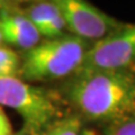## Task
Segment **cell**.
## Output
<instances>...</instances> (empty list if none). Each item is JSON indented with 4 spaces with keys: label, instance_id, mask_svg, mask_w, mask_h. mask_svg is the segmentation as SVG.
Segmentation results:
<instances>
[{
    "label": "cell",
    "instance_id": "1",
    "mask_svg": "<svg viewBox=\"0 0 135 135\" xmlns=\"http://www.w3.org/2000/svg\"><path fill=\"white\" fill-rule=\"evenodd\" d=\"M68 100L82 116L108 125L135 115V72L75 73L66 84Z\"/></svg>",
    "mask_w": 135,
    "mask_h": 135
},
{
    "label": "cell",
    "instance_id": "2",
    "mask_svg": "<svg viewBox=\"0 0 135 135\" xmlns=\"http://www.w3.org/2000/svg\"><path fill=\"white\" fill-rule=\"evenodd\" d=\"M89 46L88 42L73 35L40 42L33 49L25 51L20 59V79L26 82H46L75 74Z\"/></svg>",
    "mask_w": 135,
    "mask_h": 135
},
{
    "label": "cell",
    "instance_id": "3",
    "mask_svg": "<svg viewBox=\"0 0 135 135\" xmlns=\"http://www.w3.org/2000/svg\"><path fill=\"white\" fill-rule=\"evenodd\" d=\"M2 106L18 113L24 120V128L35 135H42L62 118L60 106L47 90L18 77L0 78V107Z\"/></svg>",
    "mask_w": 135,
    "mask_h": 135
},
{
    "label": "cell",
    "instance_id": "4",
    "mask_svg": "<svg viewBox=\"0 0 135 135\" xmlns=\"http://www.w3.org/2000/svg\"><path fill=\"white\" fill-rule=\"evenodd\" d=\"M135 65V24L122 25L107 37L89 46L77 73L124 71Z\"/></svg>",
    "mask_w": 135,
    "mask_h": 135
},
{
    "label": "cell",
    "instance_id": "5",
    "mask_svg": "<svg viewBox=\"0 0 135 135\" xmlns=\"http://www.w3.org/2000/svg\"><path fill=\"white\" fill-rule=\"evenodd\" d=\"M65 26L78 38L94 43L107 37L123 24L83 0H55Z\"/></svg>",
    "mask_w": 135,
    "mask_h": 135
},
{
    "label": "cell",
    "instance_id": "6",
    "mask_svg": "<svg viewBox=\"0 0 135 135\" xmlns=\"http://www.w3.org/2000/svg\"><path fill=\"white\" fill-rule=\"evenodd\" d=\"M0 27L3 42L28 51L41 42V35L26 15L9 6L0 9Z\"/></svg>",
    "mask_w": 135,
    "mask_h": 135
},
{
    "label": "cell",
    "instance_id": "7",
    "mask_svg": "<svg viewBox=\"0 0 135 135\" xmlns=\"http://www.w3.org/2000/svg\"><path fill=\"white\" fill-rule=\"evenodd\" d=\"M24 14L41 35L47 25L60 14V9L54 1H40L29 6Z\"/></svg>",
    "mask_w": 135,
    "mask_h": 135
},
{
    "label": "cell",
    "instance_id": "8",
    "mask_svg": "<svg viewBox=\"0 0 135 135\" xmlns=\"http://www.w3.org/2000/svg\"><path fill=\"white\" fill-rule=\"evenodd\" d=\"M20 57L15 51L0 46V78H12L19 75Z\"/></svg>",
    "mask_w": 135,
    "mask_h": 135
},
{
    "label": "cell",
    "instance_id": "9",
    "mask_svg": "<svg viewBox=\"0 0 135 135\" xmlns=\"http://www.w3.org/2000/svg\"><path fill=\"white\" fill-rule=\"evenodd\" d=\"M42 135H81V120L78 116L61 118Z\"/></svg>",
    "mask_w": 135,
    "mask_h": 135
},
{
    "label": "cell",
    "instance_id": "10",
    "mask_svg": "<svg viewBox=\"0 0 135 135\" xmlns=\"http://www.w3.org/2000/svg\"><path fill=\"white\" fill-rule=\"evenodd\" d=\"M105 135H135V115L108 125Z\"/></svg>",
    "mask_w": 135,
    "mask_h": 135
},
{
    "label": "cell",
    "instance_id": "11",
    "mask_svg": "<svg viewBox=\"0 0 135 135\" xmlns=\"http://www.w3.org/2000/svg\"><path fill=\"white\" fill-rule=\"evenodd\" d=\"M0 135H14L10 120L2 107H0Z\"/></svg>",
    "mask_w": 135,
    "mask_h": 135
},
{
    "label": "cell",
    "instance_id": "12",
    "mask_svg": "<svg viewBox=\"0 0 135 135\" xmlns=\"http://www.w3.org/2000/svg\"><path fill=\"white\" fill-rule=\"evenodd\" d=\"M14 135H35V134H33L32 132H29L28 129H26V128H24V127H23V129L20 131V132L16 133V134H14Z\"/></svg>",
    "mask_w": 135,
    "mask_h": 135
},
{
    "label": "cell",
    "instance_id": "13",
    "mask_svg": "<svg viewBox=\"0 0 135 135\" xmlns=\"http://www.w3.org/2000/svg\"><path fill=\"white\" fill-rule=\"evenodd\" d=\"M6 6H8V5H7V2H5V1H1V0H0V9H2V8H5Z\"/></svg>",
    "mask_w": 135,
    "mask_h": 135
},
{
    "label": "cell",
    "instance_id": "14",
    "mask_svg": "<svg viewBox=\"0 0 135 135\" xmlns=\"http://www.w3.org/2000/svg\"><path fill=\"white\" fill-rule=\"evenodd\" d=\"M3 43V38H2V32H1V27H0V46H2Z\"/></svg>",
    "mask_w": 135,
    "mask_h": 135
}]
</instances>
